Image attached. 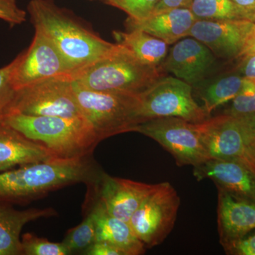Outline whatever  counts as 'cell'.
I'll return each mask as SVG.
<instances>
[{
	"mask_svg": "<svg viewBox=\"0 0 255 255\" xmlns=\"http://www.w3.org/2000/svg\"><path fill=\"white\" fill-rule=\"evenodd\" d=\"M91 156L50 159L0 172V202L26 204L68 186L93 182L102 170Z\"/></svg>",
	"mask_w": 255,
	"mask_h": 255,
	"instance_id": "1",
	"label": "cell"
},
{
	"mask_svg": "<svg viewBox=\"0 0 255 255\" xmlns=\"http://www.w3.org/2000/svg\"><path fill=\"white\" fill-rule=\"evenodd\" d=\"M27 9L35 30L50 38L75 73L122 48L87 29L53 0H31Z\"/></svg>",
	"mask_w": 255,
	"mask_h": 255,
	"instance_id": "2",
	"label": "cell"
},
{
	"mask_svg": "<svg viewBox=\"0 0 255 255\" xmlns=\"http://www.w3.org/2000/svg\"><path fill=\"white\" fill-rule=\"evenodd\" d=\"M5 123L49 151L55 158L70 159L92 155L101 142L85 118L28 116L13 113Z\"/></svg>",
	"mask_w": 255,
	"mask_h": 255,
	"instance_id": "3",
	"label": "cell"
},
{
	"mask_svg": "<svg viewBox=\"0 0 255 255\" xmlns=\"http://www.w3.org/2000/svg\"><path fill=\"white\" fill-rule=\"evenodd\" d=\"M162 66L142 63L122 46L115 53L79 70L73 81L94 91L140 96L164 76Z\"/></svg>",
	"mask_w": 255,
	"mask_h": 255,
	"instance_id": "4",
	"label": "cell"
},
{
	"mask_svg": "<svg viewBox=\"0 0 255 255\" xmlns=\"http://www.w3.org/2000/svg\"><path fill=\"white\" fill-rule=\"evenodd\" d=\"M73 85L82 113L100 141L119 134L135 132L143 122L140 96L94 91L73 80Z\"/></svg>",
	"mask_w": 255,
	"mask_h": 255,
	"instance_id": "5",
	"label": "cell"
},
{
	"mask_svg": "<svg viewBox=\"0 0 255 255\" xmlns=\"http://www.w3.org/2000/svg\"><path fill=\"white\" fill-rule=\"evenodd\" d=\"M13 113L85 118L75 97L70 75L45 79L16 90L9 114Z\"/></svg>",
	"mask_w": 255,
	"mask_h": 255,
	"instance_id": "6",
	"label": "cell"
},
{
	"mask_svg": "<svg viewBox=\"0 0 255 255\" xmlns=\"http://www.w3.org/2000/svg\"><path fill=\"white\" fill-rule=\"evenodd\" d=\"M180 204L177 190L169 182L157 184L146 197L128 222L145 248L159 246L170 234Z\"/></svg>",
	"mask_w": 255,
	"mask_h": 255,
	"instance_id": "7",
	"label": "cell"
},
{
	"mask_svg": "<svg viewBox=\"0 0 255 255\" xmlns=\"http://www.w3.org/2000/svg\"><path fill=\"white\" fill-rule=\"evenodd\" d=\"M140 99L143 122L162 117H177L199 124L211 117L194 100L192 85L175 77L159 79L140 95Z\"/></svg>",
	"mask_w": 255,
	"mask_h": 255,
	"instance_id": "8",
	"label": "cell"
},
{
	"mask_svg": "<svg viewBox=\"0 0 255 255\" xmlns=\"http://www.w3.org/2000/svg\"><path fill=\"white\" fill-rule=\"evenodd\" d=\"M150 137L172 155L179 167L199 165L210 159L197 124L177 117H162L139 124L135 131Z\"/></svg>",
	"mask_w": 255,
	"mask_h": 255,
	"instance_id": "9",
	"label": "cell"
},
{
	"mask_svg": "<svg viewBox=\"0 0 255 255\" xmlns=\"http://www.w3.org/2000/svg\"><path fill=\"white\" fill-rule=\"evenodd\" d=\"M196 124L210 158L236 161L255 173V152L238 117L224 114Z\"/></svg>",
	"mask_w": 255,
	"mask_h": 255,
	"instance_id": "10",
	"label": "cell"
},
{
	"mask_svg": "<svg viewBox=\"0 0 255 255\" xmlns=\"http://www.w3.org/2000/svg\"><path fill=\"white\" fill-rule=\"evenodd\" d=\"M156 185L112 177L102 171L87 184L90 195L86 201L98 203L112 216L128 223Z\"/></svg>",
	"mask_w": 255,
	"mask_h": 255,
	"instance_id": "11",
	"label": "cell"
},
{
	"mask_svg": "<svg viewBox=\"0 0 255 255\" xmlns=\"http://www.w3.org/2000/svg\"><path fill=\"white\" fill-rule=\"evenodd\" d=\"M75 72L50 38L36 30L30 46L20 53L13 85L16 90L45 79L72 76Z\"/></svg>",
	"mask_w": 255,
	"mask_h": 255,
	"instance_id": "12",
	"label": "cell"
},
{
	"mask_svg": "<svg viewBox=\"0 0 255 255\" xmlns=\"http://www.w3.org/2000/svg\"><path fill=\"white\" fill-rule=\"evenodd\" d=\"M254 21L248 19H197L189 36L221 58H238Z\"/></svg>",
	"mask_w": 255,
	"mask_h": 255,
	"instance_id": "13",
	"label": "cell"
},
{
	"mask_svg": "<svg viewBox=\"0 0 255 255\" xmlns=\"http://www.w3.org/2000/svg\"><path fill=\"white\" fill-rule=\"evenodd\" d=\"M193 174L198 181L211 179L217 189L255 202V173L241 162L210 158L194 167Z\"/></svg>",
	"mask_w": 255,
	"mask_h": 255,
	"instance_id": "14",
	"label": "cell"
},
{
	"mask_svg": "<svg viewBox=\"0 0 255 255\" xmlns=\"http://www.w3.org/2000/svg\"><path fill=\"white\" fill-rule=\"evenodd\" d=\"M215 61L214 53L195 38H185L175 43L162 64L164 71L174 77L196 85L203 80Z\"/></svg>",
	"mask_w": 255,
	"mask_h": 255,
	"instance_id": "15",
	"label": "cell"
},
{
	"mask_svg": "<svg viewBox=\"0 0 255 255\" xmlns=\"http://www.w3.org/2000/svg\"><path fill=\"white\" fill-rule=\"evenodd\" d=\"M218 229L225 246L255 230V202L218 189Z\"/></svg>",
	"mask_w": 255,
	"mask_h": 255,
	"instance_id": "16",
	"label": "cell"
},
{
	"mask_svg": "<svg viewBox=\"0 0 255 255\" xmlns=\"http://www.w3.org/2000/svg\"><path fill=\"white\" fill-rule=\"evenodd\" d=\"M196 20L189 8H177L155 11L140 21L128 18L127 26L128 30H141L170 45L189 36Z\"/></svg>",
	"mask_w": 255,
	"mask_h": 255,
	"instance_id": "17",
	"label": "cell"
},
{
	"mask_svg": "<svg viewBox=\"0 0 255 255\" xmlns=\"http://www.w3.org/2000/svg\"><path fill=\"white\" fill-rule=\"evenodd\" d=\"M53 158L43 146L0 122V172Z\"/></svg>",
	"mask_w": 255,
	"mask_h": 255,
	"instance_id": "18",
	"label": "cell"
},
{
	"mask_svg": "<svg viewBox=\"0 0 255 255\" xmlns=\"http://www.w3.org/2000/svg\"><path fill=\"white\" fill-rule=\"evenodd\" d=\"M85 207L95 216L96 241L107 242L124 255L145 253V247L132 232L128 223L112 216L98 203L85 201Z\"/></svg>",
	"mask_w": 255,
	"mask_h": 255,
	"instance_id": "19",
	"label": "cell"
},
{
	"mask_svg": "<svg viewBox=\"0 0 255 255\" xmlns=\"http://www.w3.org/2000/svg\"><path fill=\"white\" fill-rule=\"evenodd\" d=\"M57 215L52 208L18 211L0 202V255H22L21 233L27 223Z\"/></svg>",
	"mask_w": 255,
	"mask_h": 255,
	"instance_id": "20",
	"label": "cell"
},
{
	"mask_svg": "<svg viewBox=\"0 0 255 255\" xmlns=\"http://www.w3.org/2000/svg\"><path fill=\"white\" fill-rule=\"evenodd\" d=\"M117 43L122 45L142 63L152 66H162L168 54V44L139 29L127 32L114 31Z\"/></svg>",
	"mask_w": 255,
	"mask_h": 255,
	"instance_id": "21",
	"label": "cell"
},
{
	"mask_svg": "<svg viewBox=\"0 0 255 255\" xmlns=\"http://www.w3.org/2000/svg\"><path fill=\"white\" fill-rule=\"evenodd\" d=\"M244 78L238 75H227L211 82L199 92L203 108L208 115L221 106L231 102L238 95Z\"/></svg>",
	"mask_w": 255,
	"mask_h": 255,
	"instance_id": "22",
	"label": "cell"
},
{
	"mask_svg": "<svg viewBox=\"0 0 255 255\" xmlns=\"http://www.w3.org/2000/svg\"><path fill=\"white\" fill-rule=\"evenodd\" d=\"M191 12L197 19H251L232 0H192Z\"/></svg>",
	"mask_w": 255,
	"mask_h": 255,
	"instance_id": "23",
	"label": "cell"
},
{
	"mask_svg": "<svg viewBox=\"0 0 255 255\" xmlns=\"http://www.w3.org/2000/svg\"><path fill=\"white\" fill-rule=\"evenodd\" d=\"M96 241V223L93 213L87 211L83 221L76 227L69 230L62 243L71 254L83 252Z\"/></svg>",
	"mask_w": 255,
	"mask_h": 255,
	"instance_id": "24",
	"label": "cell"
},
{
	"mask_svg": "<svg viewBox=\"0 0 255 255\" xmlns=\"http://www.w3.org/2000/svg\"><path fill=\"white\" fill-rule=\"evenodd\" d=\"M22 255H71L63 243H52L33 233H25L21 238Z\"/></svg>",
	"mask_w": 255,
	"mask_h": 255,
	"instance_id": "25",
	"label": "cell"
},
{
	"mask_svg": "<svg viewBox=\"0 0 255 255\" xmlns=\"http://www.w3.org/2000/svg\"><path fill=\"white\" fill-rule=\"evenodd\" d=\"M19 59L18 54L11 63L0 68V122L9 114L14 100L16 90L13 85V77Z\"/></svg>",
	"mask_w": 255,
	"mask_h": 255,
	"instance_id": "26",
	"label": "cell"
},
{
	"mask_svg": "<svg viewBox=\"0 0 255 255\" xmlns=\"http://www.w3.org/2000/svg\"><path fill=\"white\" fill-rule=\"evenodd\" d=\"M255 112V82L244 78L241 90L225 114L243 117Z\"/></svg>",
	"mask_w": 255,
	"mask_h": 255,
	"instance_id": "27",
	"label": "cell"
},
{
	"mask_svg": "<svg viewBox=\"0 0 255 255\" xmlns=\"http://www.w3.org/2000/svg\"><path fill=\"white\" fill-rule=\"evenodd\" d=\"M159 0H114L113 5L125 11L131 19L140 21L155 11Z\"/></svg>",
	"mask_w": 255,
	"mask_h": 255,
	"instance_id": "28",
	"label": "cell"
},
{
	"mask_svg": "<svg viewBox=\"0 0 255 255\" xmlns=\"http://www.w3.org/2000/svg\"><path fill=\"white\" fill-rule=\"evenodd\" d=\"M0 19L11 26L22 24L26 20V12L18 6L16 0H0Z\"/></svg>",
	"mask_w": 255,
	"mask_h": 255,
	"instance_id": "29",
	"label": "cell"
},
{
	"mask_svg": "<svg viewBox=\"0 0 255 255\" xmlns=\"http://www.w3.org/2000/svg\"><path fill=\"white\" fill-rule=\"evenodd\" d=\"M226 254L255 255V233L238 239L223 247Z\"/></svg>",
	"mask_w": 255,
	"mask_h": 255,
	"instance_id": "30",
	"label": "cell"
},
{
	"mask_svg": "<svg viewBox=\"0 0 255 255\" xmlns=\"http://www.w3.org/2000/svg\"><path fill=\"white\" fill-rule=\"evenodd\" d=\"M87 255H124L118 248L105 241H95L84 251Z\"/></svg>",
	"mask_w": 255,
	"mask_h": 255,
	"instance_id": "31",
	"label": "cell"
},
{
	"mask_svg": "<svg viewBox=\"0 0 255 255\" xmlns=\"http://www.w3.org/2000/svg\"><path fill=\"white\" fill-rule=\"evenodd\" d=\"M192 0H159L155 11L177 9V8H189Z\"/></svg>",
	"mask_w": 255,
	"mask_h": 255,
	"instance_id": "32",
	"label": "cell"
},
{
	"mask_svg": "<svg viewBox=\"0 0 255 255\" xmlns=\"http://www.w3.org/2000/svg\"><path fill=\"white\" fill-rule=\"evenodd\" d=\"M255 53V21L252 26L251 31L247 37L246 43L242 49L241 53L238 55V58H246Z\"/></svg>",
	"mask_w": 255,
	"mask_h": 255,
	"instance_id": "33",
	"label": "cell"
},
{
	"mask_svg": "<svg viewBox=\"0 0 255 255\" xmlns=\"http://www.w3.org/2000/svg\"><path fill=\"white\" fill-rule=\"evenodd\" d=\"M241 72L243 78L255 82V53L243 58Z\"/></svg>",
	"mask_w": 255,
	"mask_h": 255,
	"instance_id": "34",
	"label": "cell"
},
{
	"mask_svg": "<svg viewBox=\"0 0 255 255\" xmlns=\"http://www.w3.org/2000/svg\"><path fill=\"white\" fill-rule=\"evenodd\" d=\"M238 118L241 121L242 125L244 128L245 131L250 140L255 139V112L246 117H238Z\"/></svg>",
	"mask_w": 255,
	"mask_h": 255,
	"instance_id": "35",
	"label": "cell"
},
{
	"mask_svg": "<svg viewBox=\"0 0 255 255\" xmlns=\"http://www.w3.org/2000/svg\"><path fill=\"white\" fill-rule=\"evenodd\" d=\"M255 21V0H232Z\"/></svg>",
	"mask_w": 255,
	"mask_h": 255,
	"instance_id": "36",
	"label": "cell"
},
{
	"mask_svg": "<svg viewBox=\"0 0 255 255\" xmlns=\"http://www.w3.org/2000/svg\"><path fill=\"white\" fill-rule=\"evenodd\" d=\"M250 143H251V147H253V150H254L255 152V139L251 140Z\"/></svg>",
	"mask_w": 255,
	"mask_h": 255,
	"instance_id": "37",
	"label": "cell"
},
{
	"mask_svg": "<svg viewBox=\"0 0 255 255\" xmlns=\"http://www.w3.org/2000/svg\"><path fill=\"white\" fill-rule=\"evenodd\" d=\"M105 1H107V3H109V4L113 5L114 0H105Z\"/></svg>",
	"mask_w": 255,
	"mask_h": 255,
	"instance_id": "38",
	"label": "cell"
}]
</instances>
